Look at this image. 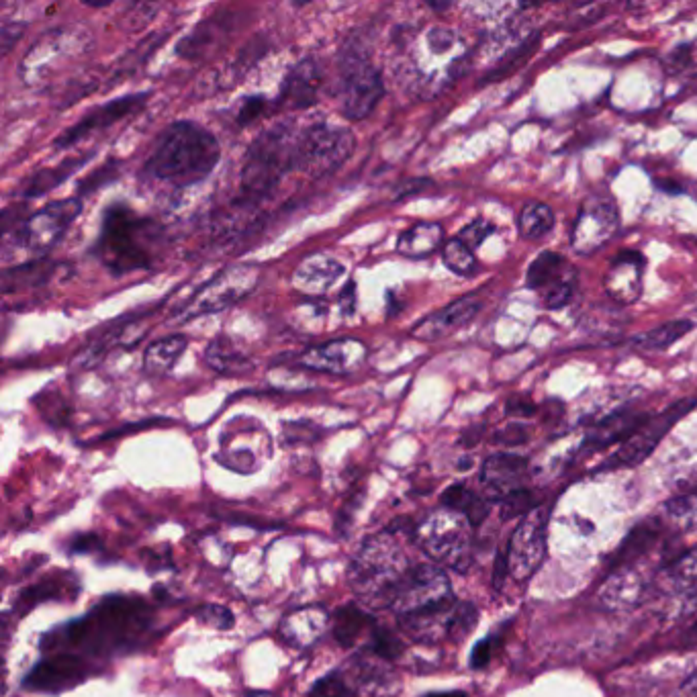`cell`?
<instances>
[{"instance_id": "cell-1", "label": "cell", "mask_w": 697, "mask_h": 697, "mask_svg": "<svg viewBox=\"0 0 697 697\" xmlns=\"http://www.w3.org/2000/svg\"><path fill=\"white\" fill-rule=\"evenodd\" d=\"M154 614L144 599L109 595L84 618L45 636L43 648H74L86 655L109 657L131 650L152 628Z\"/></svg>"}, {"instance_id": "cell-2", "label": "cell", "mask_w": 697, "mask_h": 697, "mask_svg": "<svg viewBox=\"0 0 697 697\" xmlns=\"http://www.w3.org/2000/svg\"><path fill=\"white\" fill-rule=\"evenodd\" d=\"M221 148L217 137L195 121H176L164 129L146 174L174 189H187L203 182L219 164Z\"/></svg>"}, {"instance_id": "cell-3", "label": "cell", "mask_w": 697, "mask_h": 697, "mask_svg": "<svg viewBox=\"0 0 697 697\" xmlns=\"http://www.w3.org/2000/svg\"><path fill=\"white\" fill-rule=\"evenodd\" d=\"M162 244V227L125 205H111L103 215L97 254L115 276L150 268Z\"/></svg>"}, {"instance_id": "cell-4", "label": "cell", "mask_w": 697, "mask_h": 697, "mask_svg": "<svg viewBox=\"0 0 697 697\" xmlns=\"http://www.w3.org/2000/svg\"><path fill=\"white\" fill-rule=\"evenodd\" d=\"M409 569L403 548L387 530L364 540L352 559L348 577L356 597L366 608L383 610L391 608L395 589Z\"/></svg>"}, {"instance_id": "cell-5", "label": "cell", "mask_w": 697, "mask_h": 697, "mask_svg": "<svg viewBox=\"0 0 697 697\" xmlns=\"http://www.w3.org/2000/svg\"><path fill=\"white\" fill-rule=\"evenodd\" d=\"M299 131L293 123H276L262 131L246 152L242 166V191L250 201L272 195L285 174L295 170Z\"/></svg>"}, {"instance_id": "cell-6", "label": "cell", "mask_w": 697, "mask_h": 697, "mask_svg": "<svg viewBox=\"0 0 697 697\" xmlns=\"http://www.w3.org/2000/svg\"><path fill=\"white\" fill-rule=\"evenodd\" d=\"M92 35L86 27L64 25L45 31L25 54L19 76L31 88L48 86L64 66L82 58L92 48Z\"/></svg>"}, {"instance_id": "cell-7", "label": "cell", "mask_w": 697, "mask_h": 697, "mask_svg": "<svg viewBox=\"0 0 697 697\" xmlns=\"http://www.w3.org/2000/svg\"><path fill=\"white\" fill-rule=\"evenodd\" d=\"M473 526L448 507L426 516L415 528V542L434 559L438 565L454 571H464L471 563L473 552Z\"/></svg>"}, {"instance_id": "cell-8", "label": "cell", "mask_w": 697, "mask_h": 697, "mask_svg": "<svg viewBox=\"0 0 697 697\" xmlns=\"http://www.w3.org/2000/svg\"><path fill=\"white\" fill-rule=\"evenodd\" d=\"M356 148V137L350 129L332 123H313L299 131L295 150V170L319 180L342 168Z\"/></svg>"}, {"instance_id": "cell-9", "label": "cell", "mask_w": 697, "mask_h": 697, "mask_svg": "<svg viewBox=\"0 0 697 697\" xmlns=\"http://www.w3.org/2000/svg\"><path fill=\"white\" fill-rule=\"evenodd\" d=\"M260 276L262 268L258 264L227 266L195 291V295L178 309V317L184 321L234 307L258 287Z\"/></svg>"}, {"instance_id": "cell-10", "label": "cell", "mask_w": 697, "mask_h": 697, "mask_svg": "<svg viewBox=\"0 0 697 697\" xmlns=\"http://www.w3.org/2000/svg\"><path fill=\"white\" fill-rule=\"evenodd\" d=\"M385 95V84L381 72L368 62L362 52H342L340 64V103L342 113L360 121L377 109Z\"/></svg>"}, {"instance_id": "cell-11", "label": "cell", "mask_w": 697, "mask_h": 697, "mask_svg": "<svg viewBox=\"0 0 697 697\" xmlns=\"http://www.w3.org/2000/svg\"><path fill=\"white\" fill-rule=\"evenodd\" d=\"M82 207L84 203L80 197H70L37 209L17 231V246L33 258L50 254L78 219Z\"/></svg>"}, {"instance_id": "cell-12", "label": "cell", "mask_w": 697, "mask_h": 697, "mask_svg": "<svg viewBox=\"0 0 697 697\" xmlns=\"http://www.w3.org/2000/svg\"><path fill=\"white\" fill-rule=\"evenodd\" d=\"M448 599H452V587L446 573L436 565H415L397 585L389 610L401 618L438 606Z\"/></svg>"}, {"instance_id": "cell-13", "label": "cell", "mask_w": 697, "mask_h": 697, "mask_svg": "<svg viewBox=\"0 0 697 697\" xmlns=\"http://www.w3.org/2000/svg\"><path fill=\"white\" fill-rule=\"evenodd\" d=\"M697 405V399L687 397L677 403H673L669 409H665L659 415H650L648 420L626 440L620 444V448L614 452V456L603 464L608 469H620V467H636L642 460H646L655 452L659 442L665 438V434L685 417L693 407Z\"/></svg>"}, {"instance_id": "cell-14", "label": "cell", "mask_w": 697, "mask_h": 697, "mask_svg": "<svg viewBox=\"0 0 697 697\" xmlns=\"http://www.w3.org/2000/svg\"><path fill=\"white\" fill-rule=\"evenodd\" d=\"M546 522V509L534 507L511 534L505 559L507 575L514 581L524 583L540 569L546 556Z\"/></svg>"}, {"instance_id": "cell-15", "label": "cell", "mask_w": 697, "mask_h": 697, "mask_svg": "<svg viewBox=\"0 0 697 697\" xmlns=\"http://www.w3.org/2000/svg\"><path fill=\"white\" fill-rule=\"evenodd\" d=\"M620 229L618 205L610 197L593 195L585 199L573 227V250L589 256L606 246Z\"/></svg>"}, {"instance_id": "cell-16", "label": "cell", "mask_w": 697, "mask_h": 697, "mask_svg": "<svg viewBox=\"0 0 697 697\" xmlns=\"http://www.w3.org/2000/svg\"><path fill=\"white\" fill-rule=\"evenodd\" d=\"M148 92H135V95H125L121 99L109 101L105 105H99L95 109H90L78 123H74L72 127H68L56 142V150H64V148H72L82 139H86L88 135L103 131L131 115H135L137 111H142L144 105L148 103Z\"/></svg>"}, {"instance_id": "cell-17", "label": "cell", "mask_w": 697, "mask_h": 697, "mask_svg": "<svg viewBox=\"0 0 697 697\" xmlns=\"http://www.w3.org/2000/svg\"><path fill=\"white\" fill-rule=\"evenodd\" d=\"M366 344L354 338L330 340L325 344L309 346L297 356V364L309 370L330 375H350L366 358Z\"/></svg>"}, {"instance_id": "cell-18", "label": "cell", "mask_w": 697, "mask_h": 697, "mask_svg": "<svg viewBox=\"0 0 697 697\" xmlns=\"http://www.w3.org/2000/svg\"><path fill=\"white\" fill-rule=\"evenodd\" d=\"M340 671L358 697H395L399 691V677L373 653L354 657Z\"/></svg>"}, {"instance_id": "cell-19", "label": "cell", "mask_w": 697, "mask_h": 697, "mask_svg": "<svg viewBox=\"0 0 697 697\" xmlns=\"http://www.w3.org/2000/svg\"><path fill=\"white\" fill-rule=\"evenodd\" d=\"M88 673L90 669L86 661H82L78 655L60 653L56 657L43 659L39 665H35L25 677L23 685L31 691L60 693L82 683L88 677Z\"/></svg>"}, {"instance_id": "cell-20", "label": "cell", "mask_w": 697, "mask_h": 697, "mask_svg": "<svg viewBox=\"0 0 697 697\" xmlns=\"http://www.w3.org/2000/svg\"><path fill=\"white\" fill-rule=\"evenodd\" d=\"M458 601L452 597L438 606L401 616L399 626L405 636L420 644H440L444 640H454V622H456Z\"/></svg>"}, {"instance_id": "cell-21", "label": "cell", "mask_w": 697, "mask_h": 697, "mask_svg": "<svg viewBox=\"0 0 697 697\" xmlns=\"http://www.w3.org/2000/svg\"><path fill=\"white\" fill-rule=\"evenodd\" d=\"M481 305L483 303L479 297H460L450 305L442 307L440 311H434L426 315L422 321H417L413 325L411 336L422 342H436L440 338H446L456 330L464 328L467 323H471L481 311Z\"/></svg>"}, {"instance_id": "cell-22", "label": "cell", "mask_w": 697, "mask_h": 697, "mask_svg": "<svg viewBox=\"0 0 697 697\" xmlns=\"http://www.w3.org/2000/svg\"><path fill=\"white\" fill-rule=\"evenodd\" d=\"M646 270V258L636 250H624L612 258L610 270L606 274V291L608 295L622 303L630 305L638 301L642 293V274Z\"/></svg>"}, {"instance_id": "cell-23", "label": "cell", "mask_w": 697, "mask_h": 697, "mask_svg": "<svg viewBox=\"0 0 697 697\" xmlns=\"http://www.w3.org/2000/svg\"><path fill=\"white\" fill-rule=\"evenodd\" d=\"M528 471V460L518 454H493L483 462L481 481L485 489L497 497L499 501L507 495L520 491V483L524 481Z\"/></svg>"}, {"instance_id": "cell-24", "label": "cell", "mask_w": 697, "mask_h": 697, "mask_svg": "<svg viewBox=\"0 0 697 697\" xmlns=\"http://www.w3.org/2000/svg\"><path fill=\"white\" fill-rule=\"evenodd\" d=\"M321 82H323V74L319 64L311 58L301 60L287 74L278 101H281L283 107H289V109H297V111L309 109L317 103Z\"/></svg>"}, {"instance_id": "cell-25", "label": "cell", "mask_w": 697, "mask_h": 697, "mask_svg": "<svg viewBox=\"0 0 697 697\" xmlns=\"http://www.w3.org/2000/svg\"><path fill=\"white\" fill-rule=\"evenodd\" d=\"M332 618L321 606H307L287 614L278 626V636L297 648L313 646L328 630Z\"/></svg>"}, {"instance_id": "cell-26", "label": "cell", "mask_w": 697, "mask_h": 697, "mask_svg": "<svg viewBox=\"0 0 697 697\" xmlns=\"http://www.w3.org/2000/svg\"><path fill=\"white\" fill-rule=\"evenodd\" d=\"M344 272L346 268L340 260L328 254H313L297 266L293 285L307 295H323L340 281Z\"/></svg>"}, {"instance_id": "cell-27", "label": "cell", "mask_w": 697, "mask_h": 697, "mask_svg": "<svg viewBox=\"0 0 697 697\" xmlns=\"http://www.w3.org/2000/svg\"><path fill=\"white\" fill-rule=\"evenodd\" d=\"M646 593V577L640 575L634 565L618 567L599 589V601L608 610H624L642 599Z\"/></svg>"}, {"instance_id": "cell-28", "label": "cell", "mask_w": 697, "mask_h": 697, "mask_svg": "<svg viewBox=\"0 0 697 697\" xmlns=\"http://www.w3.org/2000/svg\"><path fill=\"white\" fill-rule=\"evenodd\" d=\"M648 417L650 415H646V413L622 409V411L606 417V420L597 422L589 430V434L585 438V446L593 448V450H601V448H608L616 442L622 444L648 420Z\"/></svg>"}, {"instance_id": "cell-29", "label": "cell", "mask_w": 697, "mask_h": 697, "mask_svg": "<svg viewBox=\"0 0 697 697\" xmlns=\"http://www.w3.org/2000/svg\"><path fill=\"white\" fill-rule=\"evenodd\" d=\"M444 227L440 223L422 221L407 227L397 240V252L405 258L420 260L444 248Z\"/></svg>"}, {"instance_id": "cell-30", "label": "cell", "mask_w": 697, "mask_h": 697, "mask_svg": "<svg viewBox=\"0 0 697 697\" xmlns=\"http://www.w3.org/2000/svg\"><path fill=\"white\" fill-rule=\"evenodd\" d=\"M187 346L189 340L180 334H172L152 342L144 352V370L150 377L168 375L176 366L178 358L184 354V350H187Z\"/></svg>"}, {"instance_id": "cell-31", "label": "cell", "mask_w": 697, "mask_h": 697, "mask_svg": "<svg viewBox=\"0 0 697 697\" xmlns=\"http://www.w3.org/2000/svg\"><path fill=\"white\" fill-rule=\"evenodd\" d=\"M205 360L207 364L215 370L219 375H227V377H242L254 368L252 360L242 354L234 342H229L227 338H217L207 346L205 352Z\"/></svg>"}, {"instance_id": "cell-32", "label": "cell", "mask_w": 697, "mask_h": 697, "mask_svg": "<svg viewBox=\"0 0 697 697\" xmlns=\"http://www.w3.org/2000/svg\"><path fill=\"white\" fill-rule=\"evenodd\" d=\"M377 628V622L373 616L364 614L358 606L350 603V606H344L336 612L334 620H332V632L334 638L338 640L340 646L350 648L354 646L366 632L373 634V630Z\"/></svg>"}, {"instance_id": "cell-33", "label": "cell", "mask_w": 697, "mask_h": 697, "mask_svg": "<svg viewBox=\"0 0 697 697\" xmlns=\"http://www.w3.org/2000/svg\"><path fill=\"white\" fill-rule=\"evenodd\" d=\"M88 158H90V154L78 156V158H70V160H66V162L58 164V166H52V168H41L31 178H27V182L23 184V189H21V197L35 199V197H41L45 193L58 189L60 184L66 178H70Z\"/></svg>"}, {"instance_id": "cell-34", "label": "cell", "mask_w": 697, "mask_h": 697, "mask_svg": "<svg viewBox=\"0 0 697 697\" xmlns=\"http://www.w3.org/2000/svg\"><path fill=\"white\" fill-rule=\"evenodd\" d=\"M56 268V264H48L43 260L7 268L3 272V291L5 295H11L15 291L39 289L41 285H48L52 281V274L56 272Z\"/></svg>"}, {"instance_id": "cell-35", "label": "cell", "mask_w": 697, "mask_h": 697, "mask_svg": "<svg viewBox=\"0 0 697 697\" xmlns=\"http://www.w3.org/2000/svg\"><path fill=\"white\" fill-rule=\"evenodd\" d=\"M442 505L452 509V511H458L460 516H464L471 522L473 528L479 526L489 514V503L464 485L448 487L442 493Z\"/></svg>"}, {"instance_id": "cell-36", "label": "cell", "mask_w": 697, "mask_h": 697, "mask_svg": "<svg viewBox=\"0 0 697 697\" xmlns=\"http://www.w3.org/2000/svg\"><path fill=\"white\" fill-rule=\"evenodd\" d=\"M567 268V260L556 252L538 254L526 272V285L530 289H550L559 281H563V272Z\"/></svg>"}, {"instance_id": "cell-37", "label": "cell", "mask_w": 697, "mask_h": 697, "mask_svg": "<svg viewBox=\"0 0 697 697\" xmlns=\"http://www.w3.org/2000/svg\"><path fill=\"white\" fill-rule=\"evenodd\" d=\"M659 532L661 528L657 522H644L638 528H634L624 540V544L620 546L618 554L614 556L612 567L618 569V567L634 565V561L640 559V556L655 544V540L659 538Z\"/></svg>"}, {"instance_id": "cell-38", "label": "cell", "mask_w": 697, "mask_h": 697, "mask_svg": "<svg viewBox=\"0 0 697 697\" xmlns=\"http://www.w3.org/2000/svg\"><path fill=\"white\" fill-rule=\"evenodd\" d=\"M691 330H693V323L689 319H675V321L659 325V328H655V330L638 334L636 338H632V346H636L640 350L661 352V350L671 348L677 340L687 336Z\"/></svg>"}, {"instance_id": "cell-39", "label": "cell", "mask_w": 697, "mask_h": 697, "mask_svg": "<svg viewBox=\"0 0 697 697\" xmlns=\"http://www.w3.org/2000/svg\"><path fill=\"white\" fill-rule=\"evenodd\" d=\"M554 227V211L544 203H528L518 215V229L524 240H540Z\"/></svg>"}, {"instance_id": "cell-40", "label": "cell", "mask_w": 697, "mask_h": 697, "mask_svg": "<svg viewBox=\"0 0 697 697\" xmlns=\"http://www.w3.org/2000/svg\"><path fill=\"white\" fill-rule=\"evenodd\" d=\"M538 43H540V33H538V31L530 33L526 39H522V41L516 45V48H511V50L505 52V56L497 62L495 70H493L491 74H487V76L483 78V82L489 84V82H493V80H497V78L509 74L514 68L522 66V64L536 52Z\"/></svg>"}, {"instance_id": "cell-41", "label": "cell", "mask_w": 697, "mask_h": 697, "mask_svg": "<svg viewBox=\"0 0 697 697\" xmlns=\"http://www.w3.org/2000/svg\"><path fill=\"white\" fill-rule=\"evenodd\" d=\"M442 260L458 276H471L477 272L475 252L467 244H462L458 238H452L444 244Z\"/></svg>"}, {"instance_id": "cell-42", "label": "cell", "mask_w": 697, "mask_h": 697, "mask_svg": "<svg viewBox=\"0 0 697 697\" xmlns=\"http://www.w3.org/2000/svg\"><path fill=\"white\" fill-rule=\"evenodd\" d=\"M665 511H667L669 522L677 526L679 530L687 532L697 528V489L669 501Z\"/></svg>"}, {"instance_id": "cell-43", "label": "cell", "mask_w": 697, "mask_h": 697, "mask_svg": "<svg viewBox=\"0 0 697 697\" xmlns=\"http://www.w3.org/2000/svg\"><path fill=\"white\" fill-rule=\"evenodd\" d=\"M669 583L679 593H697V550L687 552L671 565Z\"/></svg>"}, {"instance_id": "cell-44", "label": "cell", "mask_w": 697, "mask_h": 697, "mask_svg": "<svg viewBox=\"0 0 697 697\" xmlns=\"http://www.w3.org/2000/svg\"><path fill=\"white\" fill-rule=\"evenodd\" d=\"M403 650H405L403 642L395 634H391V632H387L383 628H375L373 634H370L368 653H373L375 657H379V659H383L387 663L397 661L403 655Z\"/></svg>"}, {"instance_id": "cell-45", "label": "cell", "mask_w": 697, "mask_h": 697, "mask_svg": "<svg viewBox=\"0 0 697 697\" xmlns=\"http://www.w3.org/2000/svg\"><path fill=\"white\" fill-rule=\"evenodd\" d=\"M309 697H358L352 687L346 683L342 671H334L330 675L321 677L313 689L309 691Z\"/></svg>"}, {"instance_id": "cell-46", "label": "cell", "mask_w": 697, "mask_h": 697, "mask_svg": "<svg viewBox=\"0 0 697 697\" xmlns=\"http://www.w3.org/2000/svg\"><path fill=\"white\" fill-rule=\"evenodd\" d=\"M197 620L205 626H213L215 630H229L234 628V614H231L223 606H215V603H207L195 612Z\"/></svg>"}, {"instance_id": "cell-47", "label": "cell", "mask_w": 697, "mask_h": 697, "mask_svg": "<svg viewBox=\"0 0 697 697\" xmlns=\"http://www.w3.org/2000/svg\"><path fill=\"white\" fill-rule=\"evenodd\" d=\"M532 495L524 489L516 491V493H511L507 495L505 499H501V514L505 520H511V518H526L530 511L534 509L532 507Z\"/></svg>"}, {"instance_id": "cell-48", "label": "cell", "mask_w": 697, "mask_h": 697, "mask_svg": "<svg viewBox=\"0 0 697 697\" xmlns=\"http://www.w3.org/2000/svg\"><path fill=\"white\" fill-rule=\"evenodd\" d=\"M495 234V225L487 219H475L473 223H469L467 227H464L460 234L456 236L462 244H467L473 252L489 238Z\"/></svg>"}, {"instance_id": "cell-49", "label": "cell", "mask_w": 697, "mask_h": 697, "mask_svg": "<svg viewBox=\"0 0 697 697\" xmlns=\"http://www.w3.org/2000/svg\"><path fill=\"white\" fill-rule=\"evenodd\" d=\"M117 176V164L113 162H107L101 170H95L90 176H86L82 182H80V187H78V193L82 195H90V193H95L97 189L105 187L107 182L115 180Z\"/></svg>"}, {"instance_id": "cell-50", "label": "cell", "mask_w": 697, "mask_h": 697, "mask_svg": "<svg viewBox=\"0 0 697 697\" xmlns=\"http://www.w3.org/2000/svg\"><path fill=\"white\" fill-rule=\"evenodd\" d=\"M573 299V281L571 278H563V281H559L556 285H552L548 291H546V297H544V305L548 309H561L565 307L569 301Z\"/></svg>"}, {"instance_id": "cell-51", "label": "cell", "mask_w": 697, "mask_h": 697, "mask_svg": "<svg viewBox=\"0 0 697 697\" xmlns=\"http://www.w3.org/2000/svg\"><path fill=\"white\" fill-rule=\"evenodd\" d=\"M528 430L522 426V424H507L505 428H501L495 436H493V440H495V444H501V446H507V448H511V446H522V444H526L528 442Z\"/></svg>"}, {"instance_id": "cell-52", "label": "cell", "mask_w": 697, "mask_h": 697, "mask_svg": "<svg viewBox=\"0 0 697 697\" xmlns=\"http://www.w3.org/2000/svg\"><path fill=\"white\" fill-rule=\"evenodd\" d=\"M454 43H456V35L448 27H434L428 31V45L434 54L448 52Z\"/></svg>"}, {"instance_id": "cell-53", "label": "cell", "mask_w": 697, "mask_h": 697, "mask_svg": "<svg viewBox=\"0 0 697 697\" xmlns=\"http://www.w3.org/2000/svg\"><path fill=\"white\" fill-rule=\"evenodd\" d=\"M264 107H266V99L264 97H248L242 103L240 111H238V123L240 125H250L252 121H256L262 115Z\"/></svg>"}, {"instance_id": "cell-54", "label": "cell", "mask_w": 697, "mask_h": 697, "mask_svg": "<svg viewBox=\"0 0 697 697\" xmlns=\"http://www.w3.org/2000/svg\"><path fill=\"white\" fill-rule=\"evenodd\" d=\"M538 411L536 403H532L528 397L524 395H518V397H511L505 405V413L507 415H516V417H530Z\"/></svg>"}, {"instance_id": "cell-55", "label": "cell", "mask_w": 697, "mask_h": 697, "mask_svg": "<svg viewBox=\"0 0 697 697\" xmlns=\"http://www.w3.org/2000/svg\"><path fill=\"white\" fill-rule=\"evenodd\" d=\"M23 31H25V25H19V23H5L3 25V31H0V48H3L5 56L13 50L15 41L21 39Z\"/></svg>"}, {"instance_id": "cell-56", "label": "cell", "mask_w": 697, "mask_h": 697, "mask_svg": "<svg viewBox=\"0 0 697 697\" xmlns=\"http://www.w3.org/2000/svg\"><path fill=\"white\" fill-rule=\"evenodd\" d=\"M491 653H493V646L489 640H483L475 646L473 650V655H471V667L473 669H481V667H487V663L491 661Z\"/></svg>"}, {"instance_id": "cell-57", "label": "cell", "mask_w": 697, "mask_h": 697, "mask_svg": "<svg viewBox=\"0 0 697 697\" xmlns=\"http://www.w3.org/2000/svg\"><path fill=\"white\" fill-rule=\"evenodd\" d=\"M340 307L344 315H352L354 307H356V295H354V283H348L346 289H342L340 293Z\"/></svg>"}, {"instance_id": "cell-58", "label": "cell", "mask_w": 697, "mask_h": 697, "mask_svg": "<svg viewBox=\"0 0 697 697\" xmlns=\"http://www.w3.org/2000/svg\"><path fill=\"white\" fill-rule=\"evenodd\" d=\"M99 546H101L99 538H95V536H80V538L74 540L72 550H74V552H90V550H95V548H99Z\"/></svg>"}, {"instance_id": "cell-59", "label": "cell", "mask_w": 697, "mask_h": 697, "mask_svg": "<svg viewBox=\"0 0 697 697\" xmlns=\"http://www.w3.org/2000/svg\"><path fill=\"white\" fill-rule=\"evenodd\" d=\"M679 697H697V673H693L683 687L679 689Z\"/></svg>"}, {"instance_id": "cell-60", "label": "cell", "mask_w": 697, "mask_h": 697, "mask_svg": "<svg viewBox=\"0 0 697 697\" xmlns=\"http://www.w3.org/2000/svg\"><path fill=\"white\" fill-rule=\"evenodd\" d=\"M426 697H467L464 691H438V693H428Z\"/></svg>"}, {"instance_id": "cell-61", "label": "cell", "mask_w": 697, "mask_h": 697, "mask_svg": "<svg viewBox=\"0 0 697 697\" xmlns=\"http://www.w3.org/2000/svg\"><path fill=\"white\" fill-rule=\"evenodd\" d=\"M428 7L434 9V11H446V9H450L452 5H450V3H428Z\"/></svg>"}, {"instance_id": "cell-62", "label": "cell", "mask_w": 697, "mask_h": 697, "mask_svg": "<svg viewBox=\"0 0 697 697\" xmlns=\"http://www.w3.org/2000/svg\"><path fill=\"white\" fill-rule=\"evenodd\" d=\"M693 634L697 636V622H695V626H693Z\"/></svg>"}]
</instances>
